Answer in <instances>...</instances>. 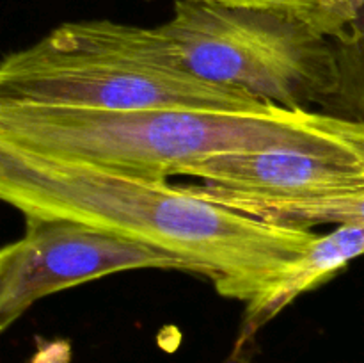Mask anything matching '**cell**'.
Here are the masks:
<instances>
[{"mask_svg":"<svg viewBox=\"0 0 364 363\" xmlns=\"http://www.w3.org/2000/svg\"><path fill=\"white\" fill-rule=\"evenodd\" d=\"M0 198L23 216L78 221L174 256L228 299L251 301L318 235L263 221L194 185L0 144Z\"/></svg>","mask_w":364,"mask_h":363,"instance_id":"1","label":"cell"},{"mask_svg":"<svg viewBox=\"0 0 364 363\" xmlns=\"http://www.w3.org/2000/svg\"><path fill=\"white\" fill-rule=\"evenodd\" d=\"M0 144L167 180L199 160L304 152L364 162V121L320 110L71 109L0 98Z\"/></svg>","mask_w":364,"mask_h":363,"instance_id":"2","label":"cell"},{"mask_svg":"<svg viewBox=\"0 0 364 363\" xmlns=\"http://www.w3.org/2000/svg\"><path fill=\"white\" fill-rule=\"evenodd\" d=\"M0 98L71 109L256 110L270 105L183 68L156 63L153 28L66 21L0 64Z\"/></svg>","mask_w":364,"mask_h":363,"instance_id":"3","label":"cell"},{"mask_svg":"<svg viewBox=\"0 0 364 363\" xmlns=\"http://www.w3.org/2000/svg\"><path fill=\"white\" fill-rule=\"evenodd\" d=\"M159 27L185 70L259 102L329 114L340 95L336 43L294 18L176 0Z\"/></svg>","mask_w":364,"mask_h":363,"instance_id":"4","label":"cell"},{"mask_svg":"<svg viewBox=\"0 0 364 363\" xmlns=\"http://www.w3.org/2000/svg\"><path fill=\"white\" fill-rule=\"evenodd\" d=\"M137 269H185L167 253L60 217L25 216V231L0 251V330L34 302L75 285Z\"/></svg>","mask_w":364,"mask_h":363,"instance_id":"5","label":"cell"},{"mask_svg":"<svg viewBox=\"0 0 364 363\" xmlns=\"http://www.w3.org/2000/svg\"><path fill=\"white\" fill-rule=\"evenodd\" d=\"M206 185L265 199H308L364 185V162L304 152L219 155L185 167Z\"/></svg>","mask_w":364,"mask_h":363,"instance_id":"6","label":"cell"},{"mask_svg":"<svg viewBox=\"0 0 364 363\" xmlns=\"http://www.w3.org/2000/svg\"><path fill=\"white\" fill-rule=\"evenodd\" d=\"M363 255L364 226L361 224H340L331 233L318 235L267 290L245 302L235 351H240L265 324L276 319L299 295L331 280L352 260Z\"/></svg>","mask_w":364,"mask_h":363,"instance_id":"7","label":"cell"},{"mask_svg":"<svg viewBox=\"0 0 364 363\" xmlns=\"http://www.w3.org/2000/svg\"><path fill=\"white\" fill-rule=\"evenodd\" d=\"M201 196L223 206L240 210L263 221L290 226L361 224L364 226V185L333 196L308 199H265L224 191L213 185H194Z\"/></svg>","mask_w":364,"mask_h":363,"instance_id":"8","label":"cell"},{"mask_svg":"<svg viewBox=\"0 0 364 363\" xmlns=\"http://www.w3.org/2000/svg\"><path fill=\"white\" fill-rule=\"evenodd\" d=\"M233 9L263 11L308 23L336 43L348 45L364 16V0H199Z\"/></svg>","mask_w":364,"mask_h":363,"instance_id":"9","label":"cell"},{"mask_svg":"<svg viewBox=\"0 0 364 363\" xmlns=\"http://www.w3.org/2000/svg\"><path fill=\"white\" fill-rule=\"evenodd\" d=\"M345 89L364 105V16L354 39L340 50Z\"/></svg>","mask_w":364,"mask_h":363,"instance_id":"10","label":"cell"},{"mask_svg":"<svg viewBox=\"0 0 364 363\" xmlns=\"http://www.w3.org/2000/svg\"><path fill=\"white\" fill-rule=\"evenodd\" d=\"M27 363H71V344L68 340L41 342Z\"/></svg>","mask_w":364,"mask_h":363,"instance_id":"11","label":"cell"}]
</instances>
